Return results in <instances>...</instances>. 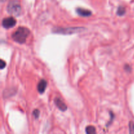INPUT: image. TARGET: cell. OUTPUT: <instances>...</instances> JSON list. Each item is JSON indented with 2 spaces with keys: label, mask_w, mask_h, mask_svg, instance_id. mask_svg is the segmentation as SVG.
Listing matches in <instances>:
<instances>
[{
  "label": "cell",
  "mask_w": 134,
  "mask_h": 134,
  "mask_svg": "<svg viewBox=\"0 0 134 134\" xmlns=\"http://www.w3.org/2000/svg\"><path fill=\"white\" fill-rule=\"evenodd\" d=\"M16 24V20L14 19V17L12 16L4 18L2 21V26L5 29L12 28L15 26Z\"/></svg>",
  "instance_id": "obj_4"
},
{
  "label": "cell",
  "mask_w": 134,
  "mask_h": 134,
  "mask_svg": "<svg viewBox=\"0 0 134 134\" xmlns=\"http://www.w3.org/2000/svg\"><path fill=\"white\" fill-rule=\"evenodd\" d=\"M39 115H40V112H39V111L38 109L34 110V112H33V115H34L35 119H38Z\"/></svg>",
  "instance_id": "obj_11"
},
{
  "label": "cell",
  "mask_w": 134,
  "mask_h": 134,
  "mask_svg": "<svg viewBox=\"0 0 134 134\" xmlns=\"http://www.w3.org/2000/svg\"><path fill=\"white\" fill-rule=\"evenodd\" d=\"M47 86V81L44 79L41 80L40 82L38 83L37 85V90L40 94H43L46 90V88Z\"/></svg>",
  "instance_id": "obj_6"
},
{
  "label": "cell",
  "mask_w": 134,
  "mask_h": 134,
  "mask_svg": "<svg viewBox=\"0 0 134 134\" xmlns=\"http://www.w3.org/2000/svg\"><path fill=\"white\" fill-rule=\"evenodd\" d=\"M7 12L13 16H19L21 13V5L17 0H11L7 7Z\"/></svg>",
  "instance_id": "obj_2"
},
{
  "label": "cell",
  "mask_w": 134,
  "mask_h": 134,
  "mask_svg": "<svg viewBox=\"0 0 134 134\" xmlns=\"http://www.w3.org/2000/svg\"><path fill=\"white\" fill-rule=\"evenodd\" d=\"M126 13V9L124 7L120 6L119 7V9L117 10V14L119 16H122L124 15Z\"/></svg>",
  "instance_id": "obj_9"
},
{
  "label": "cell",
  "mask_w": 134,
  "mask_h": 134,
  "mask_svg": "<svg viewBox=\"0 0 134 134\" xmlns=\"http://www.w3.org/2000/svg\"><path fill=\"white\" fill-rule=\"evenodd\" d=\"M30 31L28 28L25 27H19L12 35V38L14 41L20 44H23L26 42V39L29 36Z\"/></svg>",
  "instance_id": "obj_1"
},
{
  "label": "cell",
  "mask_w": 134,
  "mask_h": 134,
  "mask_svg": "<svg viewBox=\"0 0 134 134\" xmlns=\"http://www.w3.org/2000/svg\"><path fill=\"white\" fill-rule=\"evenodd\" d=\"M5 65H6V63L3 61V60H1V64H0V66H1V69H3V68H5Z\"/></svg>",
  "instance_id": "obj_12"
},
{
  "label": "cell",
  "mask_w": 134,
  "mask_h": 134,
  "mask_svg": "<svg viewBox=\"0 0 134 134\" xmlns=\"http://www.w3.org/2000/svg\"><path fill=\"white\" fill-rule=\"evenodd\" d=\"M96 131L95 127L93 126H88L86 127V133L88 134H94L96 133Z\"/></svg>",
  "instance_id": "obj_8"
},
{
  "label": "cell",
  "mask_w": 134,
  "mask_h": 134,
  "mask_svg": "<svg viewBox=\"0 0 134 134\" xmlns=\"http://www.w3.org/2000/svg\"><path fill=\"white\" fill-rule=\"evenodd\" d=\"M129 128H130V133H134V123L133 122H130Z\"/></svg>",
  "instance_id": "obj_10"
},
{
  "label": "cell",
  "mask_w": 134,
  "mask_h": 134,
  "mask_svg": "<svg viewBox=\"0 0 134 134\" xmlns=\"http://www.w3.org/2000/svg\"><path fill=\"white\" fill-rule=\"evenodd\" d=\"M54 31L56 33L63 34H75V33L81 32L83 31V27H67V28H60L57 27L56 29H54Z\"/></svg>",
  "instance_id": "obj_3"
},
{
  "label": "cell",
  "mask_w": 134,
  "mask_h": 134,
  "mask_svg": "<svg viewBox=\"0 0 134 134\" xmlns=\"http://www.w3.org/2000/svg\"><path fill=\"white\" fill-rule=\"evenodd\" d=\"M1 1H3V0H1Z\"/></svg>",
  "instance_id": "obj_13"
},
{
  "label": "cell",
  "mask_w": 134,
  "mask_h": 134,
  "mask_svg": "<svg viewBox=\"0 0 134 134\" xmlns=\"http://www.w3.org/2000/svg\"><path fill=\"white\" fill-rule=\"evenodd\" d=\"M77 13L79 15L81 16H89L91 15L92 12L90 10H88L86 9H82V8H77Z\"/></svg>",
  "instance_id": "obj_7"
},
{
  "label": "cell",
  "mask_w": 134,
  "mask_h": 134,
  "mask_svg": "<svg viewBox=\"0 0 134 134\" xmlns=\"http://www.w3.org/2000/svg\"><path fill=\"white\" fill-rule=\"evenodd\" d=\"M54 103L56 104V105L57 106L58 108L62 111H66L68 107H67L66 104L60 98H56L54 99Z\"/></svg>",
  "instance_id": "obj_5"
}]
</instances>
